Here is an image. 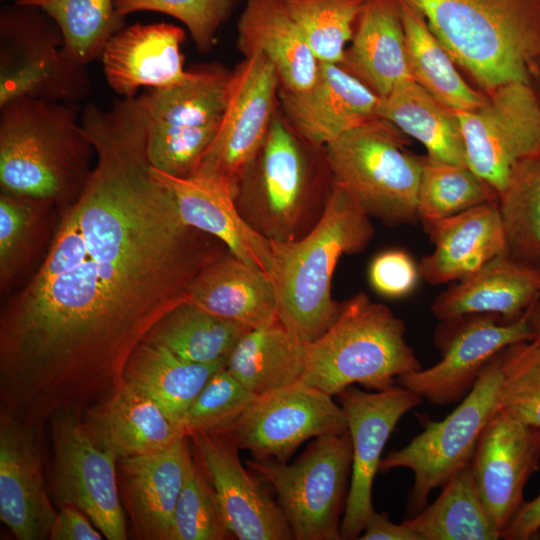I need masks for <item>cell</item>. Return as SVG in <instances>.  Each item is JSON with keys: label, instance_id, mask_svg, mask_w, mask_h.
<instances>
[{"label": "cell", "instance_id": "7402d4cb", "mask_svg": "<svg viewBox=\"0 0 540 540\" xmlns=\"http://www.w3.org/2000/svg\"><path fill=\"white\" fill-rule=\"evenodd\" d=\"M183 28L170 23L127 25L107 42L101 60L108 85L123 98L141 87L164 89L187 80Z\"/></svg>", "mask_w": 540, "mask_h": 540}, {"label": "cell", "instance_id": "c3c4849f", "mask_svg": "<svg viewBox=\"0 0 540 540\" xmlns=\"http://www.w3.org/2000/svg\"><path fill=\"white\" fill-rule=\"evenodd\" d=\"M540 536V493L525 501L502 533L505 540H530Z\"/></svg>", "mask_w": 540, "mask_h": 540}, {"label": "cell", "instance_id": "f5cc1de1", "mask_svg": "<svg viewBox=\"0 0 540 540\" xmlns=\"http://www.w3.org/2000/svg\"><path fill=\"white\" fill-rule=\"evenodd\" d=\"M6 0H1V2H5Z\"/></svg>", "mask_w": 540, "mask_h": 540}, {"label": "cell", "instance_id": "ab89813d", "mask_svg": "<svg viewBox=\"0 0 540 540\" xmlns=\"http://www.w3.org/2000/svg\"><path fill=\"white\" fill-rule=\"evenodd\" d=\"M370 0H283L320 62L339 64Z\"/></svg>", "mask_w": 540, "mask_h": 540}, {"label": "cell", "instance_id": "b9f144b4", "mask_svg": "<svg viewBox=\"0 0 540 540\" xmlns=\"http://www.w3.org/2000/svg\"><path fill=\"white\" fill-rule=\"evenodd\" d=\"M231 536L212 486L190 453L174 512L171 540H223Z\"/></svg>", "mask_w": 540, "mask_h": 540}, {"label": "cell", "instance_id": "2e32d148", "mask_svg": "<svg viewBox=\"0 0 540 540\" xmlns=\"http://www.w3.org/2000/svg\"><path fill=\"white\" fill-rule=\"evenodd\" d=\"M347 431L333 396L299 381L257 396L225 435L254 459L287 462L305 441Z\"/></svg>", "mask_w": 540, "mask_h": 540}, {"label": "cell", "instance_id": "3957f363", "mask_svg": "<svg viewBox=\"0 0 540 540\" xmlns=\"http://www.w3.org/2000/svg\"><path fill=\"white\" fill-rule=\"evenodd\" d=\"M92 156L76 104L21 97L0 106L2 193L73 202L93 168Z\"/></svg>", "mask_w": 540, "mask_h": 540}, {"label": "cell", "instance_id": "5b68a950", "mask_svg": "<svg viewBox=\"0 0 540 540\" xmlns=\"http://www.w3.org/2000/svg\"><path fill=\"white\" fill-rule=\"evenodd\" d=\"M333 184L324 148L305 142L279 106L268 135L241 178L235 204L269 241L300 238L319 219Z\"/></svg>", "mask_w": 540, "mask_h": 540}, {"label": "cell", "instance_id": "8fae6325", "mask_svg": "<svg viewBox=\"0 0 540 540\" xmlns=\"http://www.w3.org/2000/svg\"><path fill=\"white\" fill-rule=\"evenodd\" d=\"M500 353L484 368L474 388L441 421L425 423L422 432L380 462L382 472L407 468L413 473L408 497L409 517L428 504L432 491L442 488L470 463L479 437L499 409Z\"/></svg>", "mask_w": 540, "mask_h": 540}, {"label": "cell", "instance_id": "603a6c76", "mask_svg": "<svg viewBox=\"0 0 540 540\" xmlns=\"http://www.w3.org/2000/svg\"><path fill=\"white\" fill-rule=\"evenodd\" d=\"M184 436L158 452L118 459L120 497L139 539L171 540L190 454Z\"/></svg>", "mask_w": 540, "mask_h": 540}, {"label": "cell", "instance_id": "e575fe53", "mask_svg": "<svg viewBox=\"0 0 540 540\" xmlns=\"http://www.w3.org/2000/svg\"><path fill=\"white\" fill-rule=\"evenodd\" d=\"M403 522L420 540L501 539L478 492L470 463L448 480L434 502Z\"/></svg>", "mask_w": 540, "mask_h": 540}, {"label": "cell", "instance_id": "ba28073f", "mask_svg": "<svg viewBox=\"0 0 540 540\" xmlns=\"http://www.w3.org/2000/svg\"><path fill=\"white\" fill-rule=\"evenodd\" d=\"M92 90L87 66L67 50L42 9L13 1L0 8V106L21 97L76 104Z\"/></svg>", "mask_w": 540, "mask_h": 540}, {"label": "cell", "instance_id": "484cf974", "mask_svg": "<svg viewBox=\"0 0 540 540\" xmlns=\"http://www.w3.org/2000/svg\"><path fill=\"white\" fill-rule=\"evenodd\" d=\"M151 171L172 194L186 225L219 239L238 259L269 272L271 242L245 221L226 185L201 176H170L152 166Z\"/></svg>", "mask_w": 540, "mask_h": 540}, {"label": "cell", "instance_id": "7c38bea8", "mask_svg": "<svg viewBox=\"0 0 540 540\" xmlns=\"http://www.w3.org/2000/svg\"><path fill=\"white\" fill-rule=\"evenodd\" d=\"M48 423L53 448L50 492L56 504L84 512L108 540L127 539L115 454L93 441L79 411L58 410Z\"/></svg>", "mask_w": 540, "mask_h": 540}, {"label": "cell", "instance_id": "8d00e7d4", "mask_svg": "<svg viewBox=\"0 0 540 540\" xmlns=\"http://www.w3.org/2000/svg\"><path fill=\"white\" fill-rule=\"evenodd\" d=\"M498 203L507 254L540 266V149L514 165Z\"/></svg>", "mask_w": 540, "mask_h": 540}, {"label": "cell", "instance_id": "f6af8a7d", "mask_svg": "<svg viewBox=\"0 0 540 540\" xmlns=\"http://www.w3.org/2000/svg\"><path fill=\"white\" fill-rule=\"evenodd\" d=\"M38 202L2 193L0 196V278L3 286L15 273L28 250Z\"/></svg>", "mask_w": 540, "mask_h": 540}, {"label": "cell", "instance_id": "9a60e30c", "mask_svg": "<svg viewBox=\"0 0 540 540\" xmlns=\"http://www.w3.org/2000/svg\"><path fill=\"white\" fill-rule=\"evenodd\" d=\"M471 110L456 111L466 163L499 193L511 169L540 149V102L527 82H510L488 92Z\"/></svg>", "mask_w": 540, "mask_h": 540}, {"label": "cell", "instance_id": "7bdbcfd3", "mask_svg": "<svg viewBox=\"0 0 540 540\" xmlns=\"http://www.w3.org/2000/svg\"><path fill=\"white\" fill-rule=\"evenodd\" d=\"M256 397L226 366L219 369L186 412L182 421L186 435L195 432L227 433Z\"/></svg>", "mask_w": 540, "mask_h": 540}, {"label": "cell", "instance_id": "f907efd6", "mask_svg": "<svg viewBox=\"0 0 540 540\" xmlns=\"http://www.w3.org/2000/svg\"><path fill=\"white\" fill-rule=\"evenodd\" d=\"M527 323L532 333V340L540 350V298L526 312Z\"/></svg>", "mask_w": 540, "mask_h": 540}, {"label": "cell", "instance_id": "ee69618b", "mask_svg": "<svg viewBox=\"0 0 540 540\" xmlns=\"http://www.w3.org/2000/svg\"><path fill=\"white\" fill-rule=\"evenodd\" d=\"M123 16L141 11L158 12L181 21L189 30L199 53H208L216 44L219 28L231 17L235 0H115Z\"/></svg>", "mask_w": 540, "mask_h": 540}, {"label": "cell", "instance_id": "d6a6232c", "mask_svg": "<svg viewBox=\"0 0 540 540\" xmlns=\"http://www.w3.org/2000/svg\"><path fill=\"white\" fill-rule=\"evenodd\" d=\"M379 116L419 141L431 159L467 165L457 112L409 79L382 99Z\"/></svg>", "mask_w": 540, "mask_h": 540}, {"label": "cell", "instance_id": "1f68e13d", "mask_svg": "<svg viewBox=\"0 0 540 540\" xmlns=\"http://www.w3.org/2000/svg\"><path fill=\"white\" fill-rule=\"evenodd\" d=\"M308 343L276 322L246 331L226 360V369L256 396L301 381Z\"/></svg>", "mask_w": 540, "mask_h": 540}, {"label": "cell", "instance_id": "7dc6e473", "mask_svg": "<svg viewBox=\"0 0 540 540\" xmlns=\"http://www.w3.org/2000/svg\"><path fill=\"white\" fill-rule=\"evenodd\" d=\"M89 517L70 505L56 513L48 538L51 540H102L103 534L91 524Z\"/></svg>", "mask_w": 540, "mask_h": 540}, {"label": "cell", "instance_id": "4dcf8cb0", "mask_svg": "<svg viewBox=\"0 0 540 540\" xmlns=\"http://www.w3.org/2000/svg\"><path fill=\"white\" fill-rule=\"evenodd\" d=\"M226 360L193 362L143 341L126 364L123 382L152 398L173 422L182 426L189 407L210 377L226 366Z\"/></svg>", "mask_w": 540, "mask_h": 540}, {"label": "cell", "instance_id": "5bb4252c", "mask_svg": "<svg viewBox=\"0 0 540 540\" xmlns=\"http://www.w3.org/2000/svg\"><path fill=\"white\" fill-rule=\"evenodd\" d=\"M279 87L277 72L263 54L245 57L236 65L219 130L195 176L221 182L235 196L268 135L279 106Z\"/></svg>", "mask_w": 540, "mask_h": 540}, {"label": "cell", "instance_id": "cb8c5ba5", "mask_svg": "<svg viewBox=\"0 0 540 540\" xmlns=\"http://www.w3.org/2000/svg\"><path fill=\"white\" fill-rule=\"evenodd\" d=\"M498 201L423 226L434 246L418 263L423 280L431 285L454 283L507 254Z\"/></svg>", "mask_w": 540, "mask_h": 540}, {"label": "cell", "instance_id": "83f0119b", "mask_svg": "<svg viewBox=\"0 0 540 540\" xmlns=\"http://www.w3.org/2000/svg\"><path fill=\"white\" fill-rule=\"evenodd\" d=\"M236 31L238 51L244 58L263 54L273 64L281 88L302 91L313 85L320 61L283 0H246Z\"/></svg>", "mask_w": 540, "mask_h": 540}, {"label": "cell", "instance_id": "f1b7e54d", "mask_svg": "<svg viewBox=\"0 0 540 540\" xmlns=\"http://www.w3.org/2000/svg\"><path fill=\"white\" fill-rule=\"evenodd\" d=\"M209 313L248 329L278 320L269 273L229 251L207 265L189 289V300Z\"/></svg>", "mask_w": 540, "mask_h": 540}, {"label": "cell", "instance_id": "d6986e66", "mask_svg": "<svg viewBox=\"0 0 540 540\" xmlns=\"http://www.w3.org/2000/svg\"><path fill=\"white\" fill-rule=\"evenodd\" d=\"M483 503L501 533L525 502L524 488L540 468V428L498 409L470 461Z\"/></svg>", "mask_w": 540, "mask_h": 540}, {"label": "cell", "instance_id": "9c48e42d", "mask_svg": "<svg viewBox=\"0 0 540 540\" xmlns=\"http://www.w3.org/2000/svg\"><path fill=\"white\" fill-rule=\"evenodd\" d=\"M183 83L142 95L149 117L147 152L155 169L190 177L219 130L229 97L232 70L198 64Z\"/></svg>", "mask_w": 540, "mask_h": 540}, {"label": "cell", "instance_id": "44dd1931", "mask_svg": "<svg viewBox=\"0 0 540 540\" xmlns=\"http://www.w3.org/2000/svg\"><path fill=\"white\" fill-rule=\"evenodd\" d=\"M40 432L0 413V519L19 540L48 538L57 513L44 483Z\"/></svg>", "mask_w": 540, "mask_h": 540}, {"label": "cell", "instance_id": "f35d334b", "mask_svg": "<svg viewBox=\"0 0 540 540\" xmlns=\"http://www.w3.org/2000/svg\"><path fill=\"white\" fill-rule=\"evenodd\" d=\"M496 200L498 191L467 165L422 157L417 212L423 226Z\"/></svg>", "mask_w": 540, "mask_h": 540}, {"label": "cell", "instance_id": "ffe728a7", "mask_svg": "<svg viewBox=\"0 0 540 540\" xmlns=\"http://www.w3.org/2000/svg\"><path fill=\"white\" fill-rule=\"evenodd\" d=\"M278 102L296 134L324 148L344 133L380 118L382 98L338 64L320 62L312 86L302 91L279 87Z\"/></svg>", "mask_w": 540, "mask_h": 540}, {"label": "cell", "instance_id": "f546056e", "mask_svg": "<svg viewBox=\"0 0 540 540\" xmlns=\"http://www.w3.org/2000/svg\"><path fill=\"white\" fill-rule=\"evenodd\" d=\"M338 64L384 99L412 79L398 0H370Z\"/></svg>", "mask_w": 540, "mask_h": 540}, {"label": "cell", "instance_id": "4fadbf2b", "mask_svg": "<svg viewBox=\"0 0 540 540\" xmlns=\"http://www.w3.org/2000/svg\"><path fill=\"white\" fill-rule=\"evenodd\" d=\"M526 314L504 322L496 314H471L440 321L433 336L441 359L398 378L401 386L436 406L460 402L488 363L505 348L531 341Z\"/></svg>", "mask_w": 540, "mask_h": 540}, {"label": "cell", "instance_id": "7a4b0ae2", "mask_svg": "<svg viewBox=\"0 0 540 540\" xmlns=\"http://www.w3.org/2000/svg\"><path fill=\"white\" fill-rule=\"evenodd\" d=\"M370 216L338 183L333 184L313 227L300 238L271 242L269 276L278 320L299 340L311 343L338 317L342 303L331 296V282L344 254L362 252L374 229Z\"/></svg>", "mask_w": 540, "mask_h": 540}, {"label": "cell", "instance_id": "4316f807", "mask_svg": "<svg viewBox=\"0 0 540 540\" xmlns=\"http://www.w3.org/2000/svg\"><path fill=\"white\" fill-rule=\"evenodd\" d=\"M93 441L117 459L161 451L187 436L149 396L134 386H122L82 413Z\"/></svg>", "mask_w": 540, "mask_h": 540}, {"label": "cell", "instance_id": "ac0fdd59", "mask_svg": "<svg viewBox=\"0 0 540 540\" xmlns=\"http://www.w3.org/2000/svg\"><path fill=\"white\" fill-rule=\"evenodd\" d=\"M187 437L232 536L239 540L293 539L278 503L245 470L239 449L228 436L195 432Z\"/></svg>", "mask_w": 540, "mask_h": 540}, {"label": "cell", "instance_id": "d590c367", "mask_svg": "<svg viewBox=\"0 0 540 540\" xmlns=\"http://www.w3.org/2000/svg\"><path fill=\"white\" fill-rule=\"evenodd\" d=\"M248 330L185 301L163 316L144 341L164 347L183 359L209 363L227 359Z\"/></svg>", "mask_w": 540, "mask_h": 540}, {"label": "cell", "instance_id": "681fc988", "mask_svg": "<svg viewBox=\"0 0 540 540\" xmlns=\"http://www.w3.org/2000/svg\"><path fill=\"white\" fill-rule=\"evenodd\" d=\"M361 540H420L404 522L393 523L387 513L374 511L359 537Z\"/></svg>", "mask_w": 540, "mask_h": 540}, {"label": "cell", "instance_id": "bcb514c9", "mask_svg": "<svg viewBox=\"0 0 540 540\" xmlns=\"http://www.w3.org/2000/svg\"><path fill=\"white\" fill-rule=\"evenodd\" d=\"M368 278L372 288L387 298H402L416 288L419 266L411 255L401 249H388L376 255L370 263Z\"/></svg>", "mask_w": 540, "mask_h": 540}, {"label": "cell", "instance_id": "d4e9b609", "mask_svg": "<svg viewBox=\"0 0 540 540\" xmlns=\"http://www.w3.org/2000/svg\"><path fill=\"white\" fill-rule=\"evenodd\" d=\"M539 298L540 266L502 254L454 282L433 300L430 308L439 321L496 314L510 323L523 317Z\"/></svg>", "mask_w": 540, "mask_h": 540}, {"label": "cell", "instance_id": "8992f818", "mask_svg": "<svg viewBox=\"0 0 540 540\" xmlns=\"http://www.w3.org/2000/svg\"><path fill=\"white\" fill-rule=\"evenodd\" d=\"M406 325L386 305L359 292L333 324L308 343L302 382L332 396L354 384L381 391L422 368L405 339Z\"/></svg>", "mask_w": 540, "mask_h": 540}, {"label": "cell", "instance_id": "52a82bcc", "mask_svg": "<svg viewBox=\"0 0 540 540\" xmlns=\"http://www.w3.org/2000/svg\"><path fill=\"white\" fill-rule=\"evenodd\" d=\"M409 137L377 118L324 147L333 180L370 216L387 226L419 221L422 157L408 149Z\"/></svg>", "mask_w": 540, "mask_h": 540}, {"label": "cell", "instance_id": "60d3db41", "mask_svg": "<svg viewBox=\"0 0 540 540\" xmlns=\"http://www.w3.org/2000/svg\"><path fill=\"white\" fill-rule=\"evenodd\" d=\"M499 409L515 419L540 428V350L531 341L500 352Z\"/></svg>", "mask_w": 540, "mask_h": 540}, {"label": "cell", "instance_id": "6da1fadb", "mask_svg": "<svg viewBox=\"0 0 540 540\" xmlns=\"http://www.w3.org/2000/svg\"><path fill=\"white\" fill-rule=\"evenodd\" d=\"M81 122L95 164L0 318V412L39 429L54 412L83 413L120 388L137 346L228 252L183 222L153 176L140 96L108 109L89 102Z\"/></svg>", "mask_w": 540, "mask_h": 540}, {"label": "cell", "instance_id": "e0dca14e", "mask_svg": "<svg viewBox=\"0 0 540 540\" xmlns=\"http://www.w3.org/2000/svg\"><path fill=\"white\" fill-rule=\"evenodd\" d=\"M352 443V469L345 509L341 520V539H359L375 511L373 482L379 471L382 452L400 419L423 399L403 386L374 392L352 385L339 395Z\"/></svg>", "mask_w": 540, "mask_h": 540}, {"label": "cell", "instance_id": "30bf717a", "mask_svg": "<svg viewBox=\"0 0 540 540\" xmlns=\"http://www.w3.org/2000/svg\"><path fill=\"white\" fill-rule=\"evenodd\" d=\"M252 472L269 483L296 540H340V514L352 469L349 432L325 435L293 463L248 460Z\"/></svg>", "mask_w": 540, "mask_h": 540}, {"label": "cell", "instance_id": "277c9868", "mask_svg": "<svg viewBox=\"0 0 540 540\" xmlns=\"http://www.w3.org/2000/svg\"><path fill=\"white\" fill-rule=\"evenodd\" d=\"M403 1L480 91L528 83V68L540 57V0Z\"/></svg>", "mask_w": 540, "mask_h": 540}, {"label": "cell", "instance_id": "74e56055", "mask_svg": "<svg viewBox=\"0 0 540 540\" xmlns=\"http://www.w3.org/2000/svg\"><path fill=\"white\" fill-rule=\"evenodd\" d=\"M42 9L60 27L65 46L80 63L101 59L109 39L126 24L115 0H13Z\"/></svg>", "mask_w": 540, "mask_h": 540}, {"label": "cell", "instance_id": "816d5d0a", "mask_svg": "<svg viewBox=\"0 0 540 540\" xmlns=\"http://www.w3.org/2000/svg\"><path fill=\"white\" fill-rule=\"evenodd\" d=\"M528 84L540 102V57L535 59L528 68Z\"/></svg>", "mask_w": 540, "mask_h": 540}, {"label": "cell", "instance_id": "836d02e7", "mask_svg": "<svg viewBox=\"0 0 540 540\" xmlns=\"http://www.w3.org/2000/svg\"><path fill=\"white\" fill-rule=\"evenodd\" d=\"M398 2L412 79L455 111L471 110L482 105L487 95L465 80L424 17L403 0Z\"/></svg>", "mask_w": 540, "mask_h": 540}]
</instances>
